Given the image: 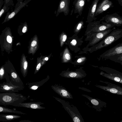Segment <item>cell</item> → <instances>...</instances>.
Wrapping results in <instances>:
<instances>
[{
    "label": "cell",
    "mask_w": 122,
    "mask_h": 122,
    "mask_svg": "<svg viewBox=\"0 0 122 122\" xmlns=\"http://www.w3.org/2000/svg\"><path fill=\"white\" fill-rule=\"evenodd\" d=\"M26 99L21 94L12 92H0V105L13 106L15 104L23 102Z\"/></svg>",
    "instance_id": "1"
},
{
    "label": "cell",
    "mask_w": 122,
    "mask_h": 122,
    "mask_svg": "<svg viewBox=\"0 0 122 122\" xmlns=\"http://www.w3.org/2000/svg\"><path fill=\"white\" fill-rule=\"evenodd\" d=\"M122 36V30L116 29L112 31L99 43L91 48L92 51H96L106 47L117 41Z\"/></svg>",
    "instance_id": "2"
},
{
    "label": "cell",
    "mask_w": 122,
    "mask_h": 122,
    "mask_svg": "<svg viewBox=\"0 0 122 122\" xmlns=\"http://www.w3.org/2000/svg\"><path fill=\"white\" fill-rule=\"evenodd\" d=\"M99 81L106 84L107 85H96L95 86L113 94L122 95V88L120 86L107 81Z\"/></svg>",
    "instance_id": "3"
},
{
    "label": "cell",
    "mask_w": 122,
    "mask_h": 122,
    "mask_svg": "<svg viewBox=\"0 0 122 122\" xmlns=\"http://www.w3.org/2000/svg\"><path fill=\"white\" fill-rule=\"evenodd\" d=\"M24 86L15 85L12 84L10 81L4 82L0 83V92H18L23 89Z\"/></svg>",
    "instance_id": "4"
},
{
    "label": "cell",
    "mask_w": 122,
    "mask_h": 122,
    "mask_svg": "<svg viewBox=\"0 0 122 122\" xmlns=\"http://www.w3.org/2000/svg\"><path fill=\"white\" fill-rule=\"evenodd\" d=\"M100 21L112 24L115 26H121L122 25V17L116 13L107 15L102 17Z\"/></svg>",
    "instance_id": "5"
},
{
    "label": "cell",
    "mask_w": 122,
    "mask_h": 122,
    "mask_svg": "<svg viewBox=\"0 0 122 122\" xmlns=\"http://www.w3.org/2000/svg\"><path fill=\"white\" fill-rule=\"evenodd\" d=\"M88 26L92 27L93 30H95L96 32H99L111 28L115 25L112 24L104 22H102L100 23V21H97L90 22Z\"/></svg>",
    "instance_id": "6"
},
{
    "label": "cell",
    "mask_w": 122,
    "mask_h": 122,
    "mask_svg": "<svg viewBox=\"0 0 122 122\" xmlns=\"http://www.w3.org/2000/svg\"><path fill=\"white\" fill-rule=\"evenodd\" d=\"M114 5L112 2L109 0H103L97 4L95 14V16L101 14L108 9L113 7Z\"/></svg>",
    "instance_id": "7"
},
{
    "label": "cell",
    "mask_w": 122,
    "mask_h": 122,
    "mask_svg": "<svg viewBox=\"0 0 122 122\" xmlns=\"http://www.w3.org/2000/svg\"><path fill=\"white\" fill-rule=\"evenodd\" d=\"M31 0H25L24 2L20 3L17 7H15L14 10L10 12H8L7 13L4 21L2 22L3 24L9 20L13 18Z\"/></svg>",
    "instance_id": "8"
},
{
    "label": "cell",
    "mask_w": 122,
    "mask_h": 122,
    "mask_svg": "<svg viewBox=\"0 0 122 122\" xmlns=\"http://www.w3.org/2000/svg\"><path fill=\"white\" fill-rule=\"evenodd\" d=\"M51 87L54 91L61 97L65 98L73 99L72 95L62 86L55 85H52Z\"/></svg>",
    "instance_id": "9"
},
{
    "label": "cell",
    "mask_w": 122,
    "mask_h": 122,
    "mask_svg": "<svg viewBox=\"0 0 122 122\" xmlns=\"http://www.w3.org/2000/svg\"><path fill=\"white\" fill-rule=\"evenodd\" d=\"M70 1V0H60L56 13V16H57L61 12H63L66 16L68 15L70 11L69 6Z\"/></svg>",
    "instance_id": "10"
},
{
    "label": "cell",
    "mask_w": 122,
    "mask_h": 122,
    "mask_svg": "<svg viewBox=\"0 0 122 122\" xmlns=\"http://www.w3.org/2000/svg\"><path fill=\"white\" fill-rule=\"evenodd\" d=\"M99 0H93L89 8L87 18V22H90L97 18L95 16V14L98 3Z\"/></svg>",
    "instance_id": "11"
},
{
    "label": "cell",
    "mask_w": 122,
    "mask_h": 122,
    "mask_svg": "<svg viewBox=\"0 0 122 122\" xmlns=\"http://www.w3.org/2000/svg\"><path fill=\"white\" fill-rule=\"evenodd\" d=\"M112 30L111 28L109 29L98 32L94 36L90 44V46H93L99 41L102 40L106 37Z\"/></svg>",
    "instance_id": "12"
},
{
    "label": "cell",
    "mask_w": 122,
    "mask_h": 122,
    "mask_svg": "<svg viewBox=\"0 0 122 122\" xmlns=\"http://www.w3.org/2000/svg\"><path fill=\"white\" fill-rule=\"evenodd\" d=\"M9 73L10 80L12 84L15 85L24 86L22 81L15 71L11 69Z\"/></svg>",
    "instance_id": "13"
},
{
    "label": "cell",
    "mask_w": 122,
    "mask_h": 122,
    "mask_svg": "<svg viewBox=\"0 0 122 122\" xmlns=\"http://www.w3.org/2000/svg\"><path fill=\"white\" fill-rule=\"evenodd\" d=\"M122 43L106 51L102 55V56L109 57L115 55L122 54Z\"/></svg>",
    "instance_id": "14"
},
{
    "label": "cell",
    "mask_w": 122,
    "mask_h": 122,
    "mask_svg": "<svg viewBox=\"0 0 122 122\" xmlns=\"http://www.w3.org/2000/svg\"><path fill=\"white\" fill-rule=\"evenodd\" d=\"M40 103L38 102H31L23 103L21 102L14 105L13 106L20 107L35 109H44L45 108L40 106Z\"/></svg>",
    "instance_id": "15"
},
{
    "label": "cell",
    "mask_w": 122,
    "mask_h": 122,
    "mask_svg": "<svg viewBox=\"0 0 122 122\" xmlns=\"http://www.w3.org/2000/svg\"><path fill=\"white\" fill-rule=\"evenodd\" d=\"M86 0H76L73 3L75 14H77L81 16L84 7Z\"/></svg>",
    "instance_id": "16"
},
{
    "label": "cell",
    "mask_w": 122,
    "mask_h": 122,
    "mask_svg": "<svg viewBox=\"0 0 122 122\" xmlns=\"http://www.w3.org/2000/svg\"><path fill=\"white\" fill-rule=\"evenodd\" d=\"M60 75L62 76L68 78H81L85 77V75L79 71H68L61 73Z\"/></svg>",
    "instance_id": "17"
},
{
    "label": "cell",
    "mask_w": 122,
    "mask_h": 122,
    "mask_svg": "<svg viewBox=\"0 0 122 122\" xmlns=\"http://www.w3.org/2000/svg\"><path fill=\"white\" fill-rule=\"evenodd\" d=\"M21 71L23 76L25 77L26 76L28 68V63L24 54L22 56L20 61Z\"/></svg>",
    "instance_id": "18"
},
{
    "label": "cell",
    "mask_w": 122,
    "mask_h": 122,
    "mask_svg": "<svg viewBox=\"0 0 122 122\" xmlns=\"http://www.w3.org/2000/svg\"><path fill=\"white\" fill-rule=\"evenodd\" d=\"M100 75L114 81L122 83V76L118 74H107L101 71Z\"/></svg>",
    "instance_id": "19"
},
{
    "label": "cell",
    "mask_w": 122,
    "mask_h": 122,
    "mask_svg": "<svg viewBox=\"0 0 122 122\" xmlns=\"http://www.w3.org/2000/svg\"><path fill=\"white\" fill-rule=\"evenodd\" d=\"M37 37L35 36L31 41L29 45V53L34 55L37 50L38 45V41Z\"/></svg>",
    "instance_id": "20"
},
{
    "label": "cell",
    "mask_w": 122,
    "mask_h": 122,
    "mask_svg": "<svg viewBox=\"0 0 122 122\" xmlns=\"http://www.w3.org/2000/svg\"><path fill=\"white\" fill-rule=\"evenodd\" d=\"M20 117V116L16 115L0 114V121L10 122Z\"/></svg>",
    "instance_id": "21"
},
{
    "label": "cell",
    "mask_w": 122,
    "mask_h": 122,
    "mask_svg": "<svg viewBox=\"0 0 122 122\" xmlns=\"http://www.w3.org/2000/svg\"><path fill=\"white\" fill-rule=\"evenodd\" d=\"M49 78V76L45 79L39 82L29 83L28 84L29 86V87L30 89L32 90H36L47 81Z\"/></svg>",
    "instance_id": "22"
},
{
    "label": "cell",
    "mask_w": 122,
    "mask_h": 122,
    "mask_svg": "<svg viewBox=\"0 0 122 122\" xmlns=\"http://www.w3.org/2000/svg\"><path fill=\"white\" fill-rule=\"evenodd\" d=\"M0 112L3 113H12L16 114H25L15 109H12L7 108L1 106L0 105Z\"/></svg>",
    "instance_id": "23"
},
{
    "label": "cell",
    "mask_w": 122,
    "mask_h": 122,
    "mask_svg": "<svg viewBox=\"0 0 122 122\" xmlns=\"http://www.w3.org/2000/svg\"><path fill=\"white\" fill-rule=\"evenodd\" d=\"M63 58L65 62H67L70 60L71 59V56L69 52L67 49L65 51L63 56Z\"/></svg>",
    "instance_id": "24"
},
{
    "label": "cell",
    "mask_w": 122,
    "mask_h": 122,
    "mask_svg": "<svg viewBox=\"0 0 122 122\" xmlns=\"http://www.w3.org/2000/svg\"><path fill=\"white\" fill-rule=\"evenodd\" d=\"M82 95L88 98L93 105L95 106L98 105L99 102L97 100L87 95Z\"/></svg>",
    "instance_id": "25"
},
{
    "label": "cell",
    "mask_w": 122,
    "mask_h": 122,
    "mask_svg": "<svg viewBox=\"0 0 122 122\" xmlns=\"http://www.w3.org/2000/svg\"><path fill=\"white\" fill-rule=\"evenodd\" d=\"M38 62L37 65L34 72V74H35L39 70L42 66L44 64L42 60H41L40 58H39V59L38 60Z\"/></svg>",
    "instance_id": "26"
},
{
    "label": "cell",
    "mask_w": 122,
    "mask_h": 122,
    "mask_svg": "<svg viewBox=\"0 0 122 122\" xmlns=\"http://www.w3.org/2000/svg\"><path fill=\"white\" fill-rule=\"evenodd\" d=\"M10 8L9 7H7L4 5L0 11V18L4 14L8 11Z\"/></svg>",
    "instance_id": "27"
},
{
    "label": "cell",
    "mask_w": 122,
    "mask_h": 122,
    "mask_svg": "<svg viewBox=\"0 0 122 122\" xmlns=\"http://www.w3.org/2000/svg\"><path fill=\"white\" fill-rule=\"evenodd\" d=\"M67 38L66 35L64 33H63L61 35L60 37V41L61 46L63 45L64 43L66 40Z\"/></svg>",
    "instance_id": "28"
},
{
    "label": "cell",
    "mask_w": 122,
    "mask_h": 122,
    "mask_svg": "<svg viewBox=\"0 0 122 122\" xmlns=\"http://www.w3.org/2000/svg\"><path fill=\"white\" fill-rule=\"evenodd\" d=\"M4 5L7 7L13 6L14 5L13 0H4Z\"/></svg>",
    "instance_id": "29"
},
{
    "label": "cell",
    "mask_w": 122,
    "mask_h": 122,
    "mask_svg": "<svg viewBox=\"0 0 122 122\" xmlns=\"http://www.w3.org/2000/svg\"><path fill=\"white\" fill-rule=\"evenodd\" d=\"M83 24L84 22L82 20L79 21L76 25L75 30L78 32L80 30L83 26Z\"/></svg>",
    "instance_id": "30"
},
{
    "label": "cell",
    "mask_w": 122,
    "mask_h": 122,
    "mask_svg": "<svg viewBox=\"0 0 122 122\" xmlns=\"http://www.w3.org/2000/svg\"><path fill=\"white\" fill-rule=\"evenodd\" d=\"M27 23L26 22L24 23V26L22 29V32L23 33H25L27 30Z\"/></svg>",
    "instance_id": "31"
},
{
    "label": "cell",
    "mask_w": 122,
    "mask_h": 122,
    "mask_svg": "<svg viewBox=\"0 0 122 122\" xmlns=\"http://www.w3.org/2000/svg\"><path fill=\"white\" fill-rule=\"evenodd\" d=\"M73 121L74 122H79L81 121L79 118L76 116H75L72 118Z\"/></svg>",
    "instance_id": "32"
},
{
    "label": "cell",
    "mask_w": 122,
    "mask_h": 122,
    "mask_svg": "<svg viewBox=\"0 0 122 122\" xmlns=\"http://www.w3.org/2000/svg\"><path fill=\"white\" fill-rule=\"evenodd\" d=\"M85 59L86 58L84 57L80 58L77 60V62L78 63H81L83 61L85 60Z\"/></svg>",
    "instance_id": "33"
},
{
    "label": "cell",
    "mask_w": 122,
    "mask_h": 122,
    "mask_svg": "<svg viewBox=\"0 0 122 122\" xmlns=\"http://www.w3.org/2000/svg\"><path fill=\"white\" fill-rule=\"evenodd\" d=\"M7 40L9 43H11L12 41L11 37L9 36H8L7 37Z\"/></svg>",
    "instance_id": "34"
},
{
    "label": "cell",
    "mask_w": 122,
    "mask_h": 122,
    "mask_svg": "<svg viewBox=\"0 0 122 122\" xmlns=\"http://www.w3.org/2000/svg\"><path fill=\"white\" fill-rule=\"evenodd\" d=\"M4 4V0H0V11L2 8V7Z\"/></svg>",
    "instance_id": "35"
},
{
    "label": "cell",
    "mask_w": 122,
    "mask_h": 122,
    "mask_svg": "<svg viewBox=\"0 0 122 122\" xmlns=\"http://www.w3.org/2000/svg\"><path fill=\"white\" fill-rule=\"evenodd\" d=\"M77 42L75 39L73 40L71 42V43L73 46H75Z\"/></svg>",
    "instance_id": "36"
},
{
    "label": "cell",
    "mask_w": 122,
    "mask_h": 122,
    "mask_svg": "<svg viewBox=\"0 0 122 122\" xmlns=\"http://www.w3.org/2000/svg\"><path fill=\"white\" fill-rule=\"evenodd\" d=\"M24 0H18L17 2L15 5V7L17 6L20 4V3L22 2Z\"/></svg>",
    "instance_id": "37"
},
{
    "label": "cell",
    "mask_w": 122,
    "mask_h": 122,
    "mask_svg": "<svg viewBox=\"0 0 122 122\" xmlns=\"http://www.w3.org/2000/svg\"><path fill=\"white\" fill-rule=\"evenodd\" d=\"M118 1L119 5L122 6V0H118Z\"/></svg>",
    "instance_id": "38"
},
{
    "label": "cell",
    "mask_w": 122,
    "mask_h": 122,
    "mask_svg": "<svg viewBox=\"0 0 122 122\" xmlns=\"http://www.w3.org/2000/svg\"><path fill=\"white\" fill-rule=\"evenodd\" d=\"M48 59V57H46L45 58V60L46 61H47Z\"/></svg>",
    "instance_id": "39"
},
{
    "label": "cell",
    "mask_w": 122,
    "mask_h": 122,
    "mask_svg": "<svg viewBox=\"0 0 122 122\" xmlns=\"http://www.w3.org/2000/svg\"><path fill=\"white\" fill-rule=\"evenodd\" d=\"M87 2H89L91 0H86Z\"/></svg>",
    "instance_id": "40"
},
{
    "label": "cell",
    "mask_w": 122,
    "mask_h": 122,
    "mask_svg": "<svg viewBox=\"0 0 122 122\" xmlns=\"http://www.w3.org/2000/svg\"><path fill=\"white\" fill-rule=\"evenodd\" d=\"M76 0H74L73 3Z\"/></svg>",
    "instance_id": "41"
},
{
    "label": "cell",
    "mask_w": 122,
    "mask_h": 122,
    "mask_svg": "<svg viewBox=\"0 0 122 122\" xmlns=\"http://www.w3.org/2000/svg\"></svg>",
    "instance_id": "42"
}]
</instances>
